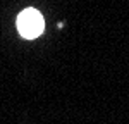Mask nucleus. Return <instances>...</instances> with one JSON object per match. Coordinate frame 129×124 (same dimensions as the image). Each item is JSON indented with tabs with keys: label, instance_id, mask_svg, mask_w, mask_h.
I'll return each instance as SVG.
<instances>
[{
	"label": "nucleus",
	"instance_id": "1",
	"mask_svg": "<svg viewBox=\"0 0 129 124\" xmlns=\"http://www.w3.org/2000/svg\"><path fill=\"white\" fill-rule=\"evenodd\" d=\"M43 16L35 9L22 10L17 17V29L24 38H36L43 31Z\"/></svg>",
	"mask_w": 129,
	"mask_h": 124
}]
</instances>
